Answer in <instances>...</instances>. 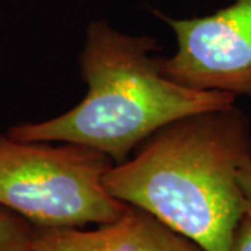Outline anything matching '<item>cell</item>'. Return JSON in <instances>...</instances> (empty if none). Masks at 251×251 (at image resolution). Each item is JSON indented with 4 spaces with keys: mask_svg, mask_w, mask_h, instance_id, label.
Returning <instances> with one entry per match:
<instances>
[{
    "mask_svg": "<svg viewBox=\"0 0 251 251\" xmlns=\"http://www.w3.org/2000/svg\"><path fill=\"white\" fill-rule=\"evenodd\" d=\"M250 158V120L233 103L159 128L106 172L103 186L205 251H229L246 215L237 175Z\"/></svg>",
    "mask_w": 251,
    "mask_h": 251,
    "instance_id": "1",
    "label": "cell"
},
{
    "mask_svg": "<svg viewBox=\"0 0 251 251\" xmlns=\"http://www.w3.org/2000/svg\"><path fill=\"white\" fill-rule=\"evenodd\" d=\"M156 49L152 36L130 35L106 21H92L80 53L84 99L60 116L13 126L7 134L21 141L80 144L122 163L172 122L236 102L233 94L194 90L168 78Z\"/></svg>",
    "mask_w": 251,
    "mask_h": 251,
    "instance_id": "2",
    "label": "cell"
},
{
    "mask_svg": "<svg viewBox=\"0 0 251 251\" xmlns=\"http://www.w3.org/2000/svg\"><path fill=\"white\" fill-rule=\"evenodd\" d=\"M113 165L108 155L80 144L0 134V206L44 229L113 222L128 208L103 186Z\"/></svg>",
    "mask_w": 251,
    "mask_h": 251,
    "instance_id": "3",
    "label": "cell"
},
{
    "mask_svg": "<svg viewBox=\"0 0 251 251\" xmlns=\"http://www.w3.org/2000/svg\"><path fill=\"white\" fill-rule=\"evenodd\" d=\"M176 53L161 57L162 73L188 88L251 98V0H233L204 17L173 20Z\"/></svg>",
    "mask_w": 251,
    "mask_h": 251,
    "instance_id": "4",
    "label": "cell"
},
{
    "mask_svg": "<svg viewBox=\"0 0 251 251\" xmlns=\"http://www.w3.org/2000/svg\"><path fill=\"white\" fill-rule=\"evenodd\" d=\"M28 251H205L152 214L128 205L97 229L35 227Z\"/></svg>",
    "mask_w": 251,
    "mask_h": 251,
    "instance_id": "5",
    "label": "cell"
},
{
    "mask_svg": "<svg viewBox=\"0 0 251 251\" xmlns=\"http://www.w3.org/2000/svg\"><path fill=\"white\" fill-rule=\"evenodd\" d=\"M34 230L25 218L0 206V251H28Z\"/></svg>",
    "mask_w": 251,
    "mask_h": 251,
    "instance_id": "6",
    "label": "cell"
},
{
    "mask_svg": "<svg viewBox=\"0 0 251 251\" xmlns=\"http://www.w3.org/2000/svg\"><path fill=\"white\" fill-rule=\"evenodd\" d=\"M229 251H251V218L247 214L234 232Z\"/></svg>",
    "mask_w": 251,
    "mask_h": 251,
    "instance_id": "7",
    "label": "cell"
},
{
    "mask_svg": "<svg viewBox=\"0 0 251 251\" xmlns=\"http://www.w3.org/2000/svg\"><path fill=\"white\" fill-rule=\"evenodd\" d=\"M237 179L246 202V214L251 218V158L244 162L239 169Z\"/></svg>",
    "mask_w": 251,
    "mask_h": 251,
    "instance_id": "8",
    "label": "cell"
}]
</instances>
